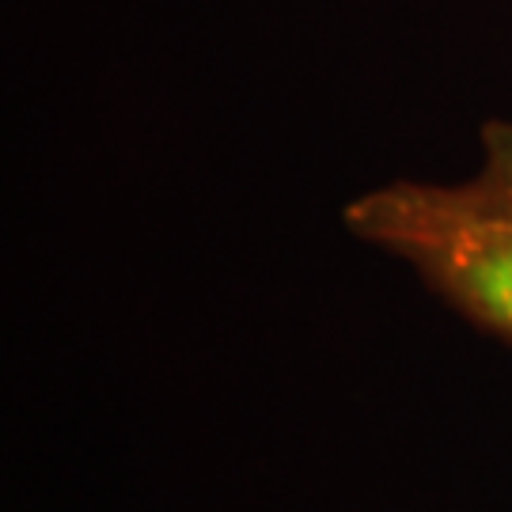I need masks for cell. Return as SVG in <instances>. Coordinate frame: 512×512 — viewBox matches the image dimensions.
<instances>
[{"instance_id":"obj_1","label":"cell","mask_w":512,"mask_h":512,"mask_svg":"<svg viewBox=\"0 0 512 512\" xmlns=\"http://www.w3.org/2000/svg\"><path fill=\"white\" fill-rule=\"evenodd\" d=\"M346 228L406 262L478 327L512 342V122L482 129L475 175L368 190L346 205Z\"/></svg>"}]
</instances>
